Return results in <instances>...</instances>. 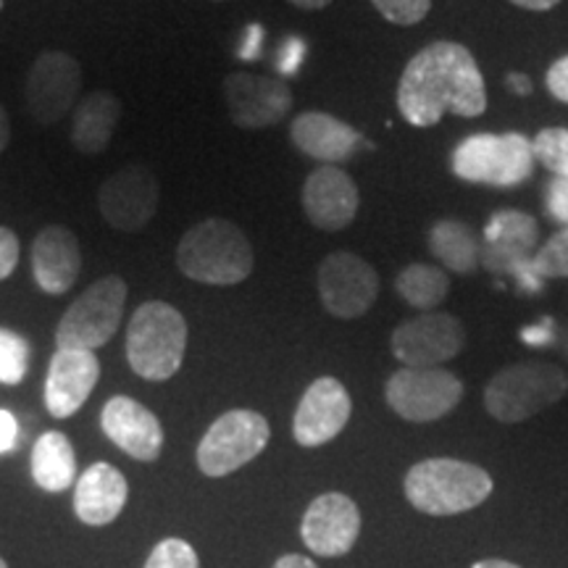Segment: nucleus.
Segmentation results:
<instances>
[{
	"mask_svg": "<svg viewBox=\"0 0 568 568\" xmlns=\"http://www.w3.org/2000/svg\"><path fill=\"white\" fill-rule=\"evenodd\" d=\"M397 111L410 126H435L445 113L477 119L487 111L485 77L466 45L437 40L408 61L397 82Z\"/></svg>",
	"mask_w": 568,
	"mask_h": 568,
	"instance_id": "f257e3e1",
	"label": "nucleus"
},
{
	"mask_svg": "<svg viewBox=\"0 0 568 568\" xmlns=\"http://www.w3.org/2000/svg\"><path fill=\"white\" fill-rule=\"evenodd\" d=\"M176 266L193 282L232 287L253 274L255 255L251 240L230 219H203L182 234Z\"/></svg>",
	"mask_w": 568,
	"mask_h": 568,
	"instance_id": "f03ea898",
	"label": "nucleus"
},
{
	"mask_svg": "<svg viewBox=\"0 0 568 568\" xmlns=\"http://www.w3.org/2000/svg\"><path fill=\"white\" fill-rule=\"evenodd\" d=\"M495 481L485 468L460 458H426L408 468L403 493L418 514L458 516L479 508L493 495Z\"/></svg>",
	"mask_w": 568,
	"mask_h": 568,
	"instance_id": "7ed1b4c3",
	"label": "nucleus"
},
{
	"mask_svg": "<svg viewBox=\"0 0 568 568\" xmlns=\"http://www.w3.org/2000/svg\"><path fill=\"white\" fill-rule=\"evenodd\" d=\"M187 351V322L174 305L142 303L126 326V358L148 382H166L180 372Z\"/></svg>",
	"mask_w": 568,
	"mask_h": 568,
	"instance_id": "20e7f679",
	"label": "nucleus"
},
{
	"mask_svg": "<svg viewBox=\"0 0 568 568\" xmlns=\"http://www.w3.org/2000/svg\"><path fill=\"white\" fill-rule=\"evenodd\" d=\"M568 374L548 361H521L493 374L485 387L487 414L500 424H521L560 403Z\"/></svg>",
	"mask_w": 568,
	"mask_h": 568,
	"instance_id": "39448f33",
	"label": "nucleus"
},
{
	"mask_svg": "<svg viewBox=\"0 0 568 568\" xmlns=\"http://www.w3.org/2000/svg\"><path fill=\"white\" fill-rule=\"evenodd\" d=\"M531 140L521 132L471 134L458 142L450 155L453 174L468 184L489 187H516L535 172Z\"/></svg>",
	"mask_w": 568,
	"mask_h": 568,
	"instance_id": "423d86ee",
	"label": "nucleus"
},
{
	"mask_svg": "<svg viewBox=\"0 0 568 568\" xmlns=\"http://www.w3.org/2000/svg\"><path fill=\"white\" fill-rule=\"evenodd\" d=\"M126 293H130L126 282L116 274L92 282L61 316L59 326H55V345L98 351V347L111 343V337L122 326Z\"/></svg>",
	"mask_w": 568,
	"mask_h": 568,
	"instance_id": "0eeeda50",
	"label": "nucleus"
},
{
	"mask_svg": "<svg viewBox=\"0 0 568 568\" xmlns=\"http://www.w3.org/2000/svg\"><path fill=\"white\" fill-rule=\"evenodd\" d=\"M268 437L272 429L258 410H226L209 426L197 445V468L211 479L230 477L266 450Z\"/></svg>",
	"mask_w": 568,
	"mask_h": 568,
	"instance_id": "6e6552de",
	"label": "nucleus"
},
{
	"mask_svg": "<svg viewBox=\"0 0 568 568\" xmlns=\"http://www.w3.org/2000/svg\"><path fill=\"white\" fill-rule=\"evenodd\" d=\"M464 382L445 366H400L385 385V400L393 414L410 424H432L445 418L464 400Z\"/></svg>",
	"mask_w": 568,
	"mask_h": 568,
	"instance_id": "1a4fd4ad",
	"label": "nucleus"
},
{
	"mask_svg": "<svg viewBox=\"0 0 568 568\" xmlns=\"http://www.w3.org/2000/svg\"><path fill=\"white\" fill-rule=\"evenodd\" d=\"M389 347L400 366L437 368L464 351L466 329L458 316L445 314V311H426L397 324L389 337Z\"/></svg>",
	"mask_w": 568,
	"mask_h": 568,
	"instance_id": "9d476101",
	"label": "nucleus"
},
{
	"mask_svg": "<svg viewBox=\"0 0 568 568\" xmlns=\"http://www.w3.org/2000/svg\"><path fill=\"white\" fill-rule=\"evenodd\" d=\"M82 67L74 55L63 51L40 53L27 71V109L34 122L51 126L67 119L69 111L80 103Z\"/></svg>",
	"mask_w": 568,
	"mask_h": 568,
	"instance_id": "9b49d317",
	"label": "nucleus"
},
{
	"mask_svg": "<svg viewBox=\"0 0 568 568\" xmlns=\"http://www.w3.org/2000/svg\"><path fill=\"white\" fill-rule=\"evenodd\" d=\"M316 287L332 316L361 318L379 297V274L361 255L337 251L318 264Z\"/></svg>",
	"mask_w": 568,
	"mask_h": 568,
	"instance_id": "f8f14e48",
	"label": "nucleus"
},
{
	"mask_svg": "<svg viewBox=\"0 0 568 568\" xmlns=\"http://www.w3.org/2000/svg\"><path fill=\"white\" fill-rule=\"evenodd\" d=\"M224 101L240 130H264L280 124L293 111V90L280 77L237 74L224 77Z\"/></svg>",
	"mask_w": 568,
	"mask_h": 568,
	"instance_id": "ddd939ff",
	"label": "nucleus"
},
{
	"mask_svg": "<svg viewBox=\"0 0 568 568\" xmlns=\"http://www.w3.org/2000/svg\"><path fill=\"white\" fill-rule=\"evenodd\" d=\"M159 180L151 169L132 163L122 172L111 174L98 190V209L113 230L140 232L159 211Z\"/></svg>",
	"mask_w": 568,
	"mask_h": 568,
	"instance_id": "4468645a",
	"label": "nucleus"
},
{
	"mask_svg": "<svg viewBox=\"0 0 568 568\" xmlns=\"http://www.w3.org/2000/svg\"><path fill=\"white\" fill-rule=\"evenodd\" d=\"M305 548L322 558H339L353 550L361 537V510L353 497L343 493L318 495L305 508L301 521Z\"/></svg>",
	"mask_w": 568,
	"mask_h": 568,
	"instance_id": "2eb2a0df",
	"label": "nucleus"
},
{
	"mask_svg": "<svg viewBox=\"0 0 568 568\" xmlns=\"http://www.w3.org/2000/svg\"><path fill=\"white\" fill-rule=\"evenodd\" d=\"M353 414V400L335 376H318L305 389L293 418V437L303 447H322L345 429Z\"/></svg>",
	"mask_w": 568,
	"mask_h": 568,
	"instance_id": "dca6fc26",
	"label": "nucleus"
},
{
	"mask_svg": "<svg viewBox=\"0 0 568 568\" xmlns=\"http://www.w3.org/2000/svg\"><path fill=\"white\" fill-rule=\"evenodd\" d=\"M361 195L339 166H318L303 184L305 219L322 232H343L358 216Z\"/></svg>",
	"mask_w": 568,
	"mask_h": 568,
	"instance_id": "f3484780",
	"label": "nucleus"
},
{
	"mask_svg": "<svg viewBox=\"0 0 568 568\" xmlns=\"http://www.w3.org/2000/svg\"><path fill=\"white\" fill-rule=\"evenodd\" d=\"M101 376V364L92 351L59 347L48 366L45 408L53 418H69L80 410Z\"/></svg>",
	"mask_w": 568,
	"mask_h": 568,
	"instance_id": "a211bd4d",
	"label": "nucleus"
},
{
	"mask_svg": "<svg viewBox=\"0 0 568 568\" xmlns=\"http://www.w3.org/2000/svg\"><path fill=\"white\" fill-rule=\"evenodd\" d=\"M290 140L308 159L339 166L364 148V134L324 111H303L290 124Z\"/></svg>",
	"mask_w": 568,
	"mask_h": 568,
	"instance_id": "6ab92c4d",
	"label": "nucleus"
},
{
	"mask_svg": "<svg viewBox=\"0 0 568 568\" xmlns=\"http://www.w3.org/2000/svg\"><path fill=\"white\" fill-rule=\"evenodd\" d=\"M101 426L113 445L122 447L126 456L151 464L163 450V429L153 410L126 395L111 397L103 406Z\"/></svg>",
	"mask_w": 568,
	"mask_h": 568,
	"instance_id": "aec40b11",
	"label": "nucleus"
},
{
	"mask_svg": "<svg viewBox=\"0 0 568 568\" xmlns=\"http://www.w3.org/2000/svg\"><path fill=\"white\" fill-rule=\"evenodd\" d=\"M82 274V247L77 234L63 224L45 226L32 245V276L48 295H63Z\"/></svg>",
	"mask_w": 568,
	"mask_h": 568,
	"instance_id": "412c9836",
	"label": "nucleus"
},
{
	"mask_svg": "<svg viewBox=\"0 0 568 568\" xmlns=\"http://www.w3.org/2000/svg\"><path fill=\"white\" fill-rule=\"evenodd\" d=\"M126 495H130V485H126L124 474L101 460L82 471V477L74 481V514L82 524L105 527L124 510Z\"/></svg>",
	"mask_w": 568,
	"mask_h": 568,
	"instance_id": "4be33fe9",
	"label": "nucleus"
},
{
	"mask_svg": "<svg viewBox=\"0 0 568 568\" xmlns=\"http://www.w3.org/2000/svg\"><path fill=\"white\" fill-rule=\"evenodd\" d=\"M539 226L521 211L495 213L487 230V245H481V261L493 272L529 266V253L537 245Z\"/></svg>",
	"mask_w": 568,
	"mask_h": 568,
	"instance_id": "5701e85b",
	"label": "nucleus"
},
{
	"mask_svg": "<svg viewBox=\"0 0 568 568\" xmlns=\"http://www.w3.org/2000/svg\"><path fill=\"white\" fill-rule=\"evenodd\" d=\"M122 119V103L109 90H92L80 98L71 113V145L84 155H98L111 145Z\"/></svg>",
	"mask_w": 568,
	"mask_h": 568,
	"instance_id": "b1692460",
	"label": "nucleus"
},
{
	"mask_svg": "<svg viewBox=\"0 0 568 568\" xmlns=\"http://www.w3.org/2000/svg\"><path fill=\"white\" fill-rule=\"evenodd\" d=\"M429 251L453 274H474L481 266V240L477 230L456 219H445L432 226Z\"/></svg>",
	"mask_w": 568,
	"mask_h": 568,
	"instance_id": "393cba45",
	"label": "nucleus"
},
{
	"mask_svg": "<svg viewBox=\"0 0 568 568\" xmlns=\"http://www.w3.org/2000/svg\"><path fill=\"white\" fill-rule=\"evenodd\" d=\"M34 485L45 493H63L77 481V456L69 437L61 432H45L32 450Z\"/></svg>",
	"mask_w": 568,
	"mask_h": 568,
	"instance_id": "a878e982",
	"label": "nucleus"
},
{
	"mask_svg": "<svg viewBox=\"0 0 568 568\" xmlns=\"http://www.w3.org/2000/svg\"><path fill=\"white\" fill-rule=\"evenodd\" d=\"M395 290L410 308L426 314V311H435L445 303L447 293H450V276L443 266L410 264L397 274Z\"/></svg>",
	"mask_w": 568,
	"mask_h": 568,
	"instance_id": "bb28decb",
	"label": "nucleus"
},
{
	"mask_svg": "<svg viewBox=\"0 0 568 568\" xmlns=\"http://www.w3.org/2000/svg\"><path fill=\"white\" fill-rule=\"evenodd\" d=\"M531 151H535V161L542 163L548 172L568 180V130L548 126L531 140Z\"/></svg>",
	"mask_w": 568,
	"mask_h": 568,
	"instance_id": "cd10ccee",
	"label": "nucleus"
},
{
	"mask_svg": "<svg viewBox=\"0 0 568 568\" xmlns=\"http://www.w3.org/2000/svg\"><path fill=\"white\" fill-rule=\"evenodd\" d=\"M30 366V345L17 332L0 329V382L19 385Z\"/></svg>",
	"mask_w": 568,
	"mask_h": 568,
	"instance_id": "c85d7f7f",
	"label": "nucleus"
},
{
	"mask_svg": "<svg viewBox=\"0 0 568 568\" xmlns=\"http://www.w3.org/2000/svg\"><path fill=\"white\" fill-rule=\"evenodd\" d=\"M531 272L542 280H566L568 276V226L558 230L552 237L535 253Z\"/></svg>",
	"mask_w": 568,
	"mask_h": 568,
	"instance_id": "c756f323",
	"label": "nucleus"
},
{
	"mask_svg": "<svg viewBox=\"0 0 568 568\" xmlns=\"http://www.w3.org/2000/svg\"><path fill=\"white\" fill-rule=\"evenodd\" d=\"M145 568H201V560H197L193 545H187L184 539L169 537L155 545Z\"/></svg>",
	"mask_w": 568,
	"mask_h": 568,
	"instance_id": "7c9ffc66",
	"label": "nucleus"
},
{
	"mask_svg": "<svg viewBox=\"0 0 568 568\" xmlns=\"http://www.w3.org/2000/svg\"><path fill=\"white\" fill-rule=\"evenodd\" d=\"M374 9L397 27H414L426 19L432 0H372Z\"/></svg>",
	"mask_w": 568,
	"mask_h": 568,
	"instance_id": "2f4dec72",
	"label": "nucleus"
},
{
	"mask_svg": "<svg viewBox=\"0 0 568 568\" xmlns=\"http://www.w3.org/2000/svg\"><path fill=\"white\" fill-rule=\"evenodd\" d=\"M545 211L556 224L568 226V180H556L550 182L548 193H545Z\"/></svg>",
	"mask_w": 568,
	"mask_h": 568,
	"instance_id": "473e14b6",
	"label": "nucleus"
},
{
	"mask_svg": "<svg viewBox=\"0 0 568 568\" xmlns=\"http://www.w3.org/2000/svg\"><path fill=\"white\" fill-rule=\"evenodd\" d=\"M19 255H21L19 237L13 234V230H9V226H0V282L9 280V276L17 272Z\"/></svg>",
	"mask_w": 568,
	"mask_h": 568,
	"instance_id": "72a5a7b5",
	"label": "nucleus"
},
{
	"mask_svg": "<svg viewBox=\"0 0 568 568\" xmlns=\"http://www.w3.org/2000/svg\"><path fill=\"white\" fill-rule=\"evenodd\" d=\"M545 88L556 101L568 103V53L550 63L548 74H545Z\"/></svg>",
	"mask_w": 568,
	"mask_h": 568,
	"instance_id": "f704fd0d",
	"label": "nucleus"
},
{
	"mask_svg": "<svg viewBox=\"0 0 568 568\" xmlns=\"http://www.w3.org/2000/svg\"><path fill=\"white\" fill-rule=\"evenodd\" d=\"M17 435H19L17 418H13V414H9V410L0 408V456L17 447Z\"/></svg>",
	"mask_w": 568,
	"mask_h": 568,
	"instance_id": "c9c22d12",
	"label": "nucleus"
},
{
	"mask_svg": "<svg viewBox=\"0 0 568 568\" xmlns=\"http://www.w3.org/2000/svg\"><path fill=\"white\" fill-rule=\"evenodd\" d=\"M272 568H318L314 560L297 556V552H290V556H282Z\"/></svg>",
	"mask_w": 568,
	"mask_h": 568,
	"instance_id": "e433bc0d",
	"label": "nucleus"
},
{
	"mask_svg": "<svg viewBox=\"0 0 568 568\" xmlns=\"http://www.w3.org/2000/svg\"><path fill=\"white\" fill-rule=\"evenodd\" d=\"M510 3L518 6V9H527V11H550V9H556L560 0H510Z\"/></svg>",
	"mask_w": 568,
	"mask_h": 568,
	"instance_id": "4c0bfd02",
	"label": "nucleus"
},
{
	"mask_svg": "<svg viewBox=\"0 0 568 568\" xmlns=\"http://www.w3.org/2000/svg\"><path fill=\"white\" fill-rule=\"evenodd\" d=\"M9 140H11V122H9V113L3 109V103H0V153L9 148Z\"/></svg>",
	"mask_w": 568,
	"mask_h": 568,
	"instance_id": "58836bf2",
	"label": "nucleus"
},
{
	"mask_svg": "<svg viewBox=\"0 0 568 568\" xmlns=\"http://www.w3.org/2000/svg\"><path fill=\"white\" fill-rule=\"evenodd\" d=\"M508 84H510V90L516 92V95H529V92H531V82L524 74H510Z\"/></svg>",
	"mask_w": 568,
	"mask_h": 568,
	"instance_id": "ea45409f",
	"label": "nucleus"
},
{
	"mask_svg": "<svg viewBox=\"0 0 568 568\" xmlns=\"http://www.w3.org/2000/svg\"><path fill=\"white\" fill-rule=\"evenodd\" d=\"M471 568H524V566L510 564L506 558H485V560H477Z\"/></svg>",
	"mask_w": 568,
	"mask_h": 568,
	"instance_id": "a19ab883",
	"label": "nucleus"
},
{
	"mask_svg": "<svg viewBox=\"0 0 568 568\" xmlns=\"http://www.w3.org/2000/svg\"><path fill=\"white\" fill-rule=\"evenodd\" d=\"M287 3H293L295 9H303V11H318V9H326L332 0H287Z\"/></svg>",
	"mask_w": 568,
	"mask_h": 568,
	"instance_id": "79ce46f5",
	"label": "nucleus"
},
{
	"mask_svg": "<svg viewBox=\"0 0 568 568\" xmlns=\"http://www.w3.org/2000/svg\"><path fill=\"white\" fill-rule=\"evenodd\" d=\"M556 343H558V351H560V355H564V361H568V322L558 329Z\"/></svg>",
	"mask_w": 568,
	"mask_h": 568,
	"instance_id": "37998d69",
	"label": "nucleus"
},
{
	"mask_svg": "<svg viewBox=\"0 0 568 568\" xmlns=\"http://www.w3.org/2000/svg\"><path fill=\"white\" fill-rule=\"evenodd\" d=\"M0 568H9V566H6V560H3V558H0Z\"/></svg>",
	"mask_w": 568,
	"mask_h": 568,
	"instance_id": "c03bdc74",
	"label": "nucleus"
},
{
	"mask_svg": "<svg viewBox=\"0 0 568 568\" xmlns=\"http://www.w3.org/2000/svg\"><path fill=\"white\" fill-rule=\"evenodd\" d=\"M0 11H3V0H0Z\"/></svg>",
	"mask_w": 568,
	"mask_h": 568,
	"instance_id": "a18cd8bd",
	"label": "nucleus"
}]
</instances>
